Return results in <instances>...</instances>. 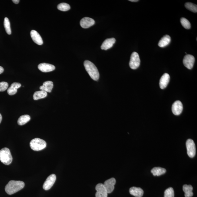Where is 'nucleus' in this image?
Segmentation results:
<instances>
[{
	"mask_svg": "<svg viewBox=\"0 0 197 197\" xmlns=\"http://www.w3.org/2000/svg\"><path fill=\"white\" fill-rule=\"evenodd\" d=\"M95 189L96 190V197H107L108 193L103 184H98L96 186Z\"/></svg>",
	"mask_w": 197,
	"mask_h": 197,
	"instance_id": "nucleus-10",
	"label": "nucleus"
},
{
	"mask_svg": "<svg viewBox=\"0 0 197 197\" xmlns=\"http://www.w3.org/2000/svg\"><path fill=\"white\" fill-rule=\"evenodd\" d=\"M116 42V39L114 38L107 39L103 43L101 49L102 50H107L112 48Z\"/></svg>",
	"mask_w": 197,
	"mask_h": 197,
	"instance_id": "nucleus-15",
	"label": "nucleus"
},
{
	"mask_svg": "<svg viewBox=\"0 0 197 197\" xmlns=\"http://www.w3.org/2000/svg\"><path fill=\"white\" fill-rule=\"evenodd\" d=\"M30 35L33 42L36 44L41 46L43 44L42 37L40 34L35 30H32L30 32Z\"/></svg>",
	"mask_w": 197,
	"mask_h": 197,
	"instance_id": "nucleus-14",
	"label": "nucleus"
},
{
	"mask_svg": "<svg viewBox=\"0 0 197 197\" xmlns=\"http://www.w3.org/2000/svg\"><path fill=\"white\" fill-rule=\"evenodd\" d=\"M56 177L55 174H52L48 176L43 186V188L45 190H48L52 187L56 181Z\"/></svg>",
	"mask_w": 197,
	"mask_h": 197,
	"instance_id": "nucleus-7",
	"label": "nucleus"
},
{
	"mask_svg": "<svg viewBox=\"0 0 197 197\" xmlns=\"http://www.w3.org/2000/svg\"><path fill=\"white\" fill-rule=\"evenodd\" d=\"M31 148L33 150L38 151L42 150L46 147V142L39 138H35L32 139L30 143Z\"/></svg>",
	"mask_w": 197,
	"mask_h": 197,
	"instance_id": "nucleus-4",
	"label": "nucleus"
},
{
	"mask_svg": "<svg viewBox=\"0 0 197 197\" xmlns=\"http://www.w3.org/2000/svg\"><path fill=\"white\" fill-rule=\"evenodd\" d=\"M167 171L165 168L160 167H155L151 170V173L154 176H160L165 174Z\"/></svg>",
	"mask_w": 197,
	"mask_h": 197,
	"instance_id": "nucleus-22",
	"label": "nucleus"
},
{
	"mask_svg": "<svg viewBox=\"0 0 197 197\" xmlns=\"http://www.w3.org/2000/svg\"><path fill=\"white\" fill-rule=\"evenodd\" d=\"M171 41V37L168 35L164 36L162 37L158 43V46L161 48L165 47L169 44Z\"/></svg>",
	"mask_w": 197,
	"mask_h": 197,
	"instance_id": "nucleus-20",
	"label": "nucleus"
},
{
	"mask_svg": "<svg viewBox=\"0 0 197 197\" xmlns=\"http://www.w3.org/2000/svg\"><path fill=\"white\" fill-rule=\"evenodd\" d=\"M38 68L43 72H48L55 70V67L54 65L49 63H42L38 65Z\"/></svg>",
	"mask_w": 197,
	"mask_h": 197,
	"instance_id": "nucleus-13",
	"label": "nucleus"
},
{
	"mask_svg": "<svg viewBox=\"0 0 197 197\" xmlns=\"http://www.w3.org/2000/svg\"><path fill=\"white\" fill-rule=\"evenodd\" d=\"M9 86V84L6 82H0V91L3 92L6 91Z\"/></svg>",
	"mask_w": 197,
	"mask_h": 197,
	"instance_id": "nucleus-30",
	"label": "nucleus"
},
{
	"mask_svg": "<svg viewBox=\"0 0 197 197\" xmlns=\"http://www.w3.org/2000/svg\"><path fill=\"white\" fill-rule=\"evenodd\" d=\"M170 76L167 73H164L160 79L159 85L160 88L162 89H165L167 87L170 81Z\"/></svg>",
	"mask_w": 197,
	"mask_h": 197,
	"instance_id": "nucleus-16",
	"label": "nucleus"
},
{
	"mask_svg": "<svg viewBox=\"0 0 197 197\" xmlns=\"http://www.w3.org/2000/svg\"><path fill=\"white\" fill-rule=\"evenodd\" d=\"M186 145L189 157H194L196 155V147L194 141L192 139H188L186 142Z\"/></svg>",
	"mask_w": 197,
	"mask_h": 197,
	"instance_id": "nucleus-6",
	"label": "nucleus"
},
{
	"mask_svg": "<svg viewBox=\"0 0 197 197\" xmlns=\"http://www.w3.org/2000/svg\"><path fill=\"white\" fill-rule=\"evenodd\" d=\"M84 65L90 77L94 81H98L99 78V73L96 66L91 61L87 60L84 62Z\"/></svg>",
	"mask_w": 197,
	"mask_h": 197,
	"instance_id": "nucleus-2",
	"label": "nucleus"
},
{
	"mask_svg": "<svg viewBox=\"0 0 197 197\" xmlns=\"http://www.w3.org/2000/svg\"><path fill=\"white\" fill-rule=\"evenodd\" d=\"M30 116L29 115H23L20 117L18 120V124L20 126L25 125L30 120Z\"/></svg>",
	"mask_w": 197,
	"mask_h": 197,
	"instance_id": "nucleus-24",
	"label": "nucleus"
},
{
	"mask_svg": "<svg viewBox=\"0 0 197 197\" xmlns=\"http://www.w3.org/2000/svg\"><path fill=\"white\" fill-rule=\"evenodd\" d=\"M2 120V116L1 114H0V124H1Z\"/></svg>",
	"mask_w": 197,
	"mask_h": 197,
	"instance_id": "nucleus-34",
	"label": "nucleus"
},
{
	"mask_svg": "<svg viewBox=\"0 0 197 197\" xmlns=\"http://www.w3.org/2000/svg\"><path fill=\"white\" fill-rule=\"evenodd\" d=\"M4 26L7 34L10 35L11 33L10 24L9 19L7 17L5 18L4 21Z\"/></svg>",
	"mask_w": 197,
	"mask_h": 197,
	"instance_id": "nucleus-26",
	"label": "nucleus"
},
{
	"mask_svg": "<svg viewBox=\"0 0 197 197\" xmlns=\"http://www.w3.org/2000/svg\"><path fill=\"white\" fill-rule=\"evenodd\" d=\"M21 85L20 83H14L11 84L10 87L7 90V93L10 95H15L17 91V89L21 87Z\"/></svg>",
	"mask_w": 197,
	"mask_h": 197,
	"instance_id": "nucleus-19",
	"label": "nucleus"
},
{
	"mask_svg": "<svg viewBox=\"0 0 197 197\" xmlns=\"http://www.w3.org/2000/svg\"><path fill=\"white\" fill-rule=\"evenodd\" d=\"M195 61V57L190 55H186L184 56L183 63L186 68L191 69L193 67Z\"/></svg>",
	"mask_w": 197,
	"mask_h": 197,
	"instance_id": "nucleus-8",
	"label": "nucleus"
},
{
	"mask_svg": "<svg viewBox=\"0 0 197 197\" xmlns=\"http://www.w3.org/2000/svg\"><path fill=\"white\" fill-rule=\"evenodd\" d=\"M174 196L173 189L172 187L167 189L164 192V197H174Z\"/></svg>",
	"mask_w": 197,
	"mask_h": 197,
	"instance_id": "nucleus-29",
	"label": "nucleus"
},
{
	"mask_svg": "<svg viewBox=\"0 0 197 197\" xmlns=\"http://www.w3.org/2000/svg\"><path fill=\"white\" fill-rule=\"evenodd\" d=\"M53 87V82L50 81H47L43 83V85L40 86V89L42 91H44L50 93L52 91Z\"/></svg>",
	"mask_w": 197,
	"mask_h": 197,
	"instance_id": "nucleus-18",
	"label": "nucleus"
},
{
	"mask_svg": "<svg viewBox=\"0 0 197 197\" xmlns=\"http://www.w3.org/2000/svg\"><path fill=\"white\" fill-rule=\"evenodd\" d=\"M95 20L92 18L85 17L82 18L80 21V24L82 28H87L94 25Z\"/></svg>",
	"mask_w": 197,
	"mask_h": 197,
	"instance_id": "nucleus-12",
	"label": "nucleus"
},
{
	"mask_svg": "<svg viewBox=\"0 0 197 197\" xmlns=\"http://www.w3.org/2000/svg\"><path fill=\"white\" fill-rule=\"evenodd\" d=\"M185 7L186 9L190 11L196 13L197 12V6L195 4L190 2H187L185 5Z\"/></svg>",
	"mask_w": 197,
	"mask_h": 197,
	"instance_id": "nucleus-25",
	"label": "nucleus"
},
{
	"mask_svg": "<svg viewBox=\"0 0 197 197\" xmlns=\"http://www.w3.org/2000/svg\"><path fill=\"white\" fill-rule=\"evenodd\" d=\"M129 192L130 194L135 197H142L144 193L142 189L135 186L131 188L129 190Z\"/></svg>",
	"mask_w": 197,
	"mask_h": 197,
	"instance_id": "nucleus-17",
	"label": "nucleus"
},
{
	"mask_svg": "<svg viewBox=\"0 0 197 197\" xmlns=\"http://www.w3.org/2000/svg\"><path fill=\"white\" fill-rule=\"evenodd\" d=\"M116 183V180L114 178H112L106 181L103 184L104 187L108 194L111 193L114 189V186Z\"/></svg>",
	"mask_w": 197,
	"mask_h": 197,
	"instance_id": "nucleus-9",
	"label": "nucleus"
},
{
	"mask_svg": "<svg viewBox=\"0 0 197 197\" xmlns=\"http://www.w3.org/2000/svg\"><path fill=\"white\" fill-rule=\"evenodd\" d=\"M47 95V92L41 90L35 92L33 97L34 100H38L46 98Z\"/></svg>",
	"mask_w": 197,
	"mask_h": 197,
	"instance_id": "nucleus-23",
	"label": "nucleus"
},
{
	"mask_svg": "<svg viewBox=\"0 0 197 197\" xmlns=\"http://www.w3.org/2000/svg\"><path fill=\"white\" fill-rule=\"evenodd\" d=\"M0 161L6 165H9L11 163L13 157L8 148H3L0 151Z\"/></svg>",
	"mask_w": 197,
	"mask_h": 197,
	"instance_id": "nucleus-3",
	"label": "nucleus"
},
{
	"mask_svg": "<svg viewBox=\"0 0 197 197\" xmlns=\"http://www.w3.org/2000/svg\"><path fill=\"white\" fill-rule=\"evenodd\" d=\"M193 188L191 185H184L183 186V190L185 193V197H192L193 196V193L192 192Z\"/></svg>",
	"mask_w": 197,
	"mask_h": 197,
	"instance_id": "nucleus-21",
	"label": "nucleus"
},
{
	"mask_svg": "<svg viewBox=\"0 0 197 197\" xmlns=\"http://www.w3.org/2000/svg\"><path fill=\"white\" fill-rule=\"evenodd\" d=\"M12 1H13V2L14 3L17 4L19 3L20 1V0H13Z\"/></svg>",
	"mask_w": 197,
	"mask_h": 197,
	"instance_id": "nucleus-31",
	"label": "nucleus"
},
{
	"mask_svg": "<svg viewBox=\"0 0 197 197\" xmlns=\"http://www.w3.org/2000/svg\"><path fill=\"white\" fill-rule=\"evenodd\" d=\"M57 9L60 11H68L71 9L70 6L69 4L63 3L59 4V5L57 6Z\"/></svg>",
	"mask_w": 197,
	"mask_h": 197,
	"instance_id": "nucleus-27",
	"label": "nucleus"
},
{
	"mask_svg": "<svg viewBox=\"0 0 197 197\" xmlns=\"http://www.w3.org/2000/svg\"><path fill=\"white\" fill-rule=\"evenodd\" d=\"M4 71V69L2 67L0 66V74L3 73Z\"/></svg>",
	"mask_w": 197,
	"mask_h": 197,
	"instance_id": "nucleus-32",
	"label": "nucleus"
},
{
	"mask_svg": "<svg viewBox=\"0 0 197 197\" xmlns=\"http://www.w3.org/2000/svg\"><path fill=\"white\" fill-rule=\"evenodd\" d=\"M140 59L138 53L136 52H133L131 54L129 66L131 69H137L138 68L140 64Z\"/></svg>",
	"mask_w": 197,
	"mask_h": 197,
	"instance_id": "nucleus-5",
	"label": "nucleus"
},
{
	"mask_svg": "<svg viewBox=\"0 0 197 197\" xmlns=\"http://www.w3.org/2000/svg\"><path fill=\"white\" fill-rule=\"evenodd\" d=\"M181 24L184 28L186 29H189L191 28L190 22L188 20L184 18H182L180 20Z\"/></svg>",
	"mask_w": 197,
	"mask_h": 197,
	"instance_id": "nucleus-28",
	"label": "nucleus"
},
{
	"mask_svg": "<svg viewBox=\"0 0 197 197\" xmlns=\"http://www.w3.org/2000/svg\"><path fill=\"white\" fill-rule=\"evenodd\" d=\"M129 1L131 2H138L139 1H138V0H129Z\"/></svg>",
	"mask_w": 197,
	"mask_h": 197,
	"instance_id": "nucleus-33",
	"label": "nucleus"
},
{
	"mask_svg": "<svg viewBox=\"0 0 197 197\" xmlns=\"http://www.w3.org/2000/svg\"><path fill=\"white\" fill-rule=\"evenodd\" d=\"M24 186V183L23 182L11 180L6 186L5 190L8 194L11 195L21 190Z\"/></svg>",
	"mask_w": 197,
	"mask_h": 197,
	"instance_id": "nucleus-1",
	"label": "nucleus"
},
{
	"mask_svg": "<svg viewBox=\"0 0 197 197\" xmlns=\"http://www.w3.org/2000/svg\"><path fill=\"white\" fill-rule=\"evenodd\" d=\"M172 112L176 116H178L182 113L183 110L182 103L179 100L174 102L172 106Z\"/></svg>",
	"mask_w": 197,
	"mask_h": 197,
	"instance_id": "nucleus-11",
	"label": "nucleus"
}]
</instances>
